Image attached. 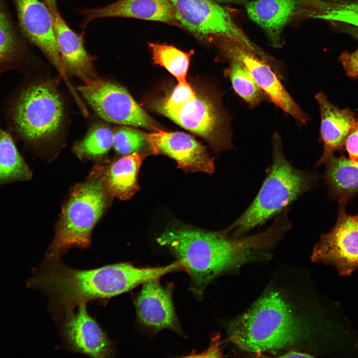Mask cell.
Masks as SVG:
<instances>
[{
  "label": "cell",
  "mask_w": 358,
  "mask_h": 358,
  "mask_svg": "<svg viewBox=\"0 0 358 358\" xmlns=\"http://www.w3.org/2000/svg\"><path fill=\"white\" fill-rule=\"evenodd\" d=\"M289 222L277 216L267 229L240 237L226 231L207 232L188 228H172L157 239L181 261L191 279L190 290L202 298L208 285L219 275L248 261L266 257L290 229Z\"/></svg>",
  "instance_id": "1"
},
{
  "label": "cell",
  "mask_w": 358,
  "mask_h": 358,
  "mask_svg": "<svg viewBox=\"0 0 358 358\" xmlns=\"http://www.w3.org/2000/svg\"><path fill=\"white\" fill-rule=\"evenodd\" d=\"M176 261L168 265L138 267L120 263L91 269L68 267L60 259H46L26 281L28 288L41 291L48 299V308L55 320L82 302L108 299L149 281L180 271Z\"/></svg>",
  "instance_id": "2"
},
{
  "label": "cell",
  "mask_w": 358,
  "mask_h": 358,
  "mask_svg": "<svg viewBox=\"0 0 358 358\" xmlns=\"http://www.w3.org/2000/svg\"><path fill=\"white\" fill-rule=\"evenodd\" d=\"M230 340L242 350L262 353L293 344L303 329L288 304L277 292L259 299L228 327Z\"/></svg>",
  "instance_id": "3"
},
{
  "label": "cell",
  "mask_w": 358,
  "mask_h": 358,
  "mask_svg": "<svg viewBox=\"0 0 358 358\" xmlns=\"http://www.w3.org/2000/svg\"><path fill=\"white\" fill-rule=\"evenodd\" d=\"M272 162L256 198L243 214L225 231L232 236H245L250 230L279 213L310 190L317 179L313 174L296 169L286 159L280 135L272 137Z\"/></svg>",
  "instance_id": "4"
},
{
  "label": "cell",
  "mask_w": 358,
  "mask_h": 358,
  "mask_svg": "<svg viewBox=\"0 0 358 358\" xmlns=\"http://www.w3.org/2000/svg\"><path fill=\"white\" fill-rule=\"evenodd\" d=\"M113 197L106 183L104 166H95L88 178L75 186L63 206L46 259H59L74 247H88L92 230Z\"/></svg>",
  "instance_id": "5"
},
{
  "label": "cell",
  "mask_w": 358,
  "mask_h": 358,
  "mask_svg": "<svg viewBox=\"0 0 358 358\" xmlns=\"http://www.w3.org/2000/svg\"><path fill=\"white\" fill-rule=\"evenodd\" d=\"M6 116L12 135L28 146H36L58 134L64 106L51 82L37 81L16 90L8 101Z\"/></svg>",
  "instance_id": "6"
},
{
  "label": "cell",
  "mask_w": 358,
  "mask_h": 358,
  "mask_svg": "<svg viewBox=\"0 0 358 358\" xmlns=\"http://www.w3.org/2000/svg\"><path fill=\"white\" fill-rule=\"evenodd\" d=\"M154 110L203 138L216 151L232 147L229 116L214 96L196 90L195 96L181 105Z\"/></svg>",
  "instance_id": "7"
},
{
  "label": "cell",
  "mask_w": 358,
  "mask_h": 358,
  "mask_svg": "<svg viewBox=\"0 0 358 358\" xmlns=\"http://www.w3.org/2000/svg\"><path fill=\"white\" fill-rule=\"evenodd\" d=\"M96 113L107 122L156 131L159 125L122 86L98 77L77 88Z\"/></svg>",
  "instance_id": "8"
},
{
  "label": "cell",
  "mask_w": 358,
  "mask_h": 358,
  "mask_svg": "<svg viewBox=\"0 0 358 358\" xmlns=\"http://www.w3.org/2000/svg\"><path fill=\"white\" fill-rule=\"evenodd\" d=\"M169 0L180 26L195 36L239 43L259 56L263 55L237 26L227 10L213 0Z\"/></svg>",
  "instance_id": "9"
},
{
  "label": "cell",
  "mask_w": 358,
  "mask_h": 358,
  "mask_svg": "<svg viewBox=\"0 0 358 358\" xmlns=\"http://www.w3.org/2000/svg\"><path fill=\"white\" fill-rule=\"evenodd\" d=\"M346 204H340L333 228L321 236L314 247L313 262L335 267L341 276L358 269V214H347Z\"/></svg>",
  "instance_id": "10"
},
{
  "label": "cell",
  "mask_w": 358,
  "mask_h": 358,
  "mask_svg": "<svg viewBox=\"0 0 358 358\" xmlns=\"http://www.w3.org/2000/svg\"><path fill=\"white\" fill-rule=\"evenodd\" d=\"M12 0L22 36L40 50L64 80L72 93L76 94L62 62L52 14L48 6L39 0Z\"/></svg>",
  "instance_id": "11"
},
{
  "label": "cell",
  "mask_w": 358,
  "mask_h": 358,
  "mask_svg": "<svg viewBox=\"0 0 358 358\" xmlns=\"http://www.w3.org/2000/svg\"><path fill=\"white\" fill-rule=\"evenodd\" d=\"M224 52L229 59L240 62L250 72L268 99L297 123L305 125L310 120L281 82L271 65L241 44H226Z\"/></svg>",
  "instance_id": "12"
},
{
  "label": "cell",
  "mask_w": 358,
  "mask_h": 358,
  "mask_svg": "<svg viewBox=\"0 0 358 358\" xmlns=\"http://www.w3.org/2000/svg\"><path fill=\"white\" fill-rule=\"evenodd\" d=\"M150 154L166 155L175 160L178 167L187 172L214 171L213 159L206 148L192 136L182 132L161 129L146 133Z\"/></svg>",
  "instance_id": "13"
},
{
  "label": "cell",
  "mask_w": 358,
  "mask_h": 358,
  "mask_svg": "<svg viewBox=\"0 0 358 358\" xmlns=\"http://www.w3.org/2000/svg\"><path fill=\"white\" fill-rule=\"evenodd\" d=\"M173 285H162L160 279L142 284L134 304L141 326L153 332L168 329L179 335L183 332L173 300Z\"/></svg>",
  "instance_id": "14"
},
{
  "label": "cell",
  "mask_w": 358,
  "mask_h": 358,
  "mask_svg": "<svg viewBox=\"0 0 358 358\" xmlns=\"http://www.w3.org/2000/svg\"><path fill=\"white\" fill-rule=\"evenodd\" d=\"M86 302L77 310L66 314L62 333L71 350L93 358H108L114 355L112 343L96 321L88 313Z\"/></svg>",
  "instance_id": "15"
},
{
  "label": "cell",
  "mask_w": 358,
  "mask_h": 358,
  "mask_svg": "<svg viewBox=\"0 0 358 358\" xmlns=\"http://www.w3.org/2000/svg\"><path fill=\"white\" fill-rule=\"evenodd\" d=\"M78 12L83 17V29L91 21L105 17L132 18L180 26L169 0H117L103 7L80 8Z\"/></svg>",
  "instance_id": "16"
},
{
  "label": "cell",
  "mask_w": 358,
  "mask_h": 358,
  "mask_svg": "<svg viewBox=\"0 0 358 358\" xmlns=\"http://www.w3.org/2000/svg\"><path fill=\"white\" fill-rule=\"evenodd\" d=\"M57 43L63 66L67 73L84 83L98 77L94 66L95 58L85 47V32L74 31L58 10H50Z\"/></svg>",
  "instance_id": "17"
},
{
  "label": "cell",
  "mask_w": 358,
  "mask_h": 358,
  "mask_svg": "<svg viewBox=\"0 0 358 358\" xmlns=\"http://www.w3.org/2000/svg\"><path fill=\"white\" fill-rule=\"evenodd\" d=\"M315 98L320 108V135L323 145L322 155L317 163L320 165L343 148L356 119L353 112L339 109L329 101L324 93L318 92Z\"/></svg>",
  "instance_id": "18"
},
{
  "label": "cell",
  "mask_w": 358,
  "mask_h": 358,
  "mask_svg": "<svg viewBox=\"0 0 358 358\" xmlns=\"http://www.w3.org/2000/svg\"><path fill=\"white\" fill-rule=\"evenodd\" d=\"M300 6L299 0H254L246 4L248 17L264 30L276 48L280 46L282 32Z\"/></svg>",
  "instance_id": "19"
},
{
  "label": "cell",
  "mask_w": 358,
  "mask_h": 358,
  "mask_svg": "<svg viewBox=\"0 0 358 358\" xmlns=\"http://www.w3.org/2000/svg\"><path fill=\"white\" fill-rule=\"evenodd\" d=\"M19 28L14 23L4 0H0V74L23 71L31 52Z\"/></svg>",
  "instance_id": "20"
},
{
  "label": "cell",
  "mask_w": 358,
  "mask_h": 358,
  "mask_svg": "<svg viewBox=\"0 0 358 358\" xmlns=\"http://www.w3.org/2000/svg\"><path fill=\"white\" fill-rule=\"evenodd\" d=\"M324 164V179L329 195L340 204H347L358 193V163L332 155Z\"/></svg>",
  "instance_id": "21"
},
{
  "label": "cell",
  "mask_w": 358,
  "mask_h": 358,
  "mask_svg": "<svg viewBox=\"0 0 358 358\" xmlns=\"http://www.w3.org/2000/svg\"><path fill=\"white\" fill-rule=\"evenodd\" d=\"M144 157L145 155L137 152L104 166L106 183L113 196L127 200L139 190L137 176Z\"/></svg>",
  "instance_id": "22"
},
{
  "label": "cell",
  "mask_w": 358,
  "mask_h": 358,
  "mask_svg": "<svg viewBox=\"0 0 358 358\" xmlns=\"http://www.w3.org/2000/svg\"><path fill=\"white\" fill-rule=\"evenodd\" d=\"M32 173L19 152L12 134L0 126V186L27 180Z\"/></svg>",
  "instance_id": "23"
},
{
  "label": "cell",
  "mask_w": 358,
  "mask_h": 358,
  "mask_svg": "<svg viewBox=\"0 0 358 358\" xmlns=\"http://www.w3.org/2000/svg\"><path fill=\"white\" fill-rule=\"evenodd\" d=\"M230 60L225 73L236 93L251 108L268 99L245 66L237 60Z\"/></svg>",
  "instance_id": "24"
},
{
  "label": "cell",
  "mask_w": 358,
  "mask_h": 358,
  "mask_svg": "<svg viewBox=\"0 0 358 358\" xmlns=\"http://www.w3.org/2000/svg\"><path fill=\"white\" fill-rule=\"evenodd\" d=\"M312 8L314 18L358 28V0H314Z\"/></svg>",
  "instance_id": "25"
},
{
  "label": "cell",
  "mask_w": 358,
  "mask_h": 358,
  "mask_svg": "<svg viewBox=\"0 0 358 358\" xmlns=\"http://www.w3.org/2000/svg\"><path fill=\"white\" fill-rule=\"evenodd\" d=\"M113 134V130L108 126L94 125L75 144L73 150L81 159H99L106 156L112 146Z\"/></svg>",
  "instance_id": "26"
},
{
  "label": "cell",
  "mask_w": 358,
  "mask_h": 358,
  "mask_svg": "<svg viewBox=\"0 0 358 358\" xmlns=\"http://www.w3.org/2000/svg\"><path fill=\"white\" fill-rule=\"evenodd\" d=\"M154 64L165 68L178 82H186L191 53L165 44L149 43Z\"/></svg>",
  "instance_id": "27"
},
{
  "label": "cell",
  "mask_w": 358,
  "mask_h": 358,
  "mask_svg": "<svg viewBox=\"0 0 358 358\" xmlns=\"http://www.w3.org/2000/svg\"><path fill=\"white\" fill-rule=\"evenodd\" d=\"M148 147L146 133L123 125L113 130L112 147L118 154L129 155Z\"/></svg>",
  "instance_id": "28"
},
{
  "label": "cell",
  "mask_w": 358,
  "mask_h": 358,
  "mask_svg": "<svg viewBox=\"0 0 358 358\" xmlns=\"http://www.w3.org/2000/svg\"><path fill=\"white\" fill-rule=\"evenodd\" d=\"M196 90L187 82H178L171 93L152 103V108L174 107L181 105L194 98Z\"/></svg>",
  "instance_id": "29"
},
{
  "label": "cell",
  "mask_w": 358,
  "mask_h": 358,
  "mask_svg": "<svg viewBox=\"0 0 358 358\" xmlns=\"http://www.w3.org/2000/svg\"><path fill=\"white\" fill-rule=\"evenodd\" d=\"M339 59L348 76L358 78V48L353 52H343Z\"/></svg>",
  "instance_id": "30"
},
{
  "label": "cell",
  "mask_w": 358,
  "mask_h": 358,
  "mask_svg": "<svg viewBox=\"0 0 358 358\" xmlns=\"http://www.w3.org/2000/svg\"><path fill=\"white\" fill-rule=\"evenodd\" d=\"M346 148L350 158L358 163V119L351 130L346 142Z\"/></svg>",
  "instance_id": "31"
},
{
  "label": "cell",
  "mask_w": 358,
  "mask_h": 358,
  "mask_svg": "<svg viewBox=\"0 0 358 358\" xmlns=\"http://www.w3.org/2000/svg\"><path fill=\"white\" fill-rule=\"evenodd\" d=\"M335 27L343 32H345L358 40V28L343 23L332 22Z\"/></svg>",
  "instance_id": "32"
},
{
  "label": "cell",
  "mask_w": 358,
  "mask_h": 358,
  "mask_svg": "<svg viewBox=\"0 0 358 358\" xmlns=\"http://www.w3.org/2000/svg\"><path fill=\"white\" fill-rule=\"evenodd\" d=\"M313 356L310 355L308 354H305L303 353L289 351L283 355L280 356L282 358H310L313 357Z\"/></svg>",
  "instance_id": "33"
},
{
  "label": "cell",
  "mask_w": 358,
  "mask_h": 358,
  "mask_svg": "<svg viewBox=\"0 0 358 358\" xmlns=\"http://www.w3.org/2000/svg\"><path fill=\"white\" fill-rule=\"evenodd\" d=\"M50 10H58L57 6V0H43Z\"/></svg>",
  "instance_id": "34"
},
{
  "label": "cell",
  "mask_w": 358,
  "mask_h": 358,
  "mask_svg": "<svg viewBox=\"0 0 358 358\" xmlns=\"http://www.w3.org/2000/svg\"><path fill=\"white\" fill-rule=\"evenodd\" d=\"M221 2H232L237 4H246L247 1L246 0H215Z\"/></svg>",
  "instance_id": "35"
}]
</instances>
